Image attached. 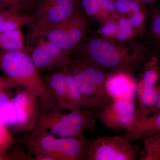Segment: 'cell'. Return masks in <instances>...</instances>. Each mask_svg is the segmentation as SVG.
<instances>
[{
  "label": "cell",
  "mask_w": 160,
  "mask_h": 160,
  "mask_svg": "<svg viewBox=\"0 0 160 160\" xmlns=\"http://www.w3.org/2000/svg\"><path fill=\"white\" fill-rule=\"evenodd\" d=\"M144 35L146 44L153 49L160 50V9L152 13Z\"/></svg>",
  "instance_id": "22"
},
{
  "label": "cell",
  "mask_w": 160,
  "mask_h": 160,
  "mask_svg": "<svg viewBox=\"0 0 160 160\" xmlns=\"http://www.w3.org/2000/svg\"><path fill=\"white\" fill-rule=\"evenodd\" d=\"M20 11L30 14L34 0H12Z\"/></svg>",
  "instance_id": "29"
},
{
  "label": "cell",
  "mask_w": 160,
  "mask_h": 160,
  "mask_svg": "<svg viewBox=\"0 0 160 160\" xmlns=\"http://www.w3.org/2000/svg\"><path fill=\"white\" fill-rule=\"evenodd\" d=\"M143 139V148L140 149L139 160H160V132L149 135Z\"/></svg>",
  "instance_id": "21"
},
{
  "label": "cell",
  "mask_w": 160,
  "mask_h": 160,
  "mask_svg": "<svg viewBox=\"0 0 160 160\" xmlns=\"http://www.w3.org/2000/svg\"><path fill=\"white\" fill-rule=\"evenodd\" d=\"M146 17L147 12L144 9L132 13L127 18L139 37L144 35L146 32Z\"/></svg>",
  "instance_id": "26"
},
{
  "label": "cell",
  "mask_w": 160,
  "mask_h": 160,
  "mask_svg": "<svg viewBox=\"0 0 160 160\" xmlns=\"http://www.w3.org/2000/svg\"><path fill=\"white\" fill-rule=\"evenodd\" d=\"M118 30L116 42L120 44L129 42L139 37L137 32L132 28L128 18L123 16H120L117 19Z\"/></svg>",
  "instance_id": "23"
},
{
  "label": "cell",
  "mask_w": 160,
  "mask_h": 160,
  "mask_svg": "<svg viewBox=\"0 0 160 160\" xmlns=\"http://www.w3.org/2000/svg\"><path fill=\"white\" fill-rule=\"evenodd\" d=\"M151 115L143 117L133 116L125 129L124 137L132 142L149 135L160 132V112Z\"/></svg>",
  "instance_id": "13"
},
{
  "label": "cell",
  "mask_w": 160,
  "mask_h": 160,
  "mask_svg": "<svg viewBox=\"0 0 160 160\" xmlns=\"http://www.w3.org/2000/svg\"><path fill=\"white\" fill-rule=\"evenodd\" d=\"M15 113L14 125L31 130L34 128L41 109L37 98L24 89L12 100Z\"/></svg>",
  "instance_id": "11"
},
{
  "label": "cell",
  "mask_w": 160,
  "mask_h": 160,
  "mask_svg": "<svg viewBox=\"0 0 160 160\" xmlns=\"http://www.w3.org/2000/svg\"><path fill=\"white\" fill-rule=\"evenodd\" d=\"M0 121L5 125H14L15 113L12 101L4 91H0Z\"/></svg>",
  "instance_id": "24"
},
{
  "label": "cell",
  "mask_w": 160,
  "mask_h": 160,
  "mask_svg": "<svg viewBox=\"0 0 160 160\" xmlns=\"http://www.w3.org/2000/svg\"><path fill=\"white\" fill-rule=\"evenodd\" d=\"M144 4L138 0H115L116 11L120 16L128 17L133 12L145 9Z\"/></svg>",
  "instance_id": "25"
},
{
  "label": "cell",
  "mask_w": 160,
  "mask_h": 160,
  "mask_svg": "<svg viewBox=\"0 0 160 160\" xmlns=\"http://www.w3.org/2000/svg\"><path fill=\"white\" fill-rule=\"evenodd\" d=\"M158 56H154L145 64L137 89L152 87L158 84L160 71Z\"/></svg>",
  "instance_id": "20"
},
{
  "label": "cell",
  "mask_w": 160,
  "mask_h": 160,
  "mask_svg": "<svg viewBox=\"0 0 160 160\" xmlns=\"http://www.w3.org/2000/svg\"><path fill=\"white\" fill-rule=\"evenodd\" d=\"M33 16L23 12L10 9H0V32L21 29L28 26Z\"/></svg>",
  "instance_id": "18"
},
{
  "label": "cell",
  "mask_w": 160,
  "mask_h": 160,
  "mask_svg": "<svg viewBox=\"0 0 160 160\" xmlns=\"http://www.w3.org/2000/svg\"><path fill=\"white\" fill-rule=\"evenodd\" d=\"M88 19L81 9L68 18L49 26L40 37L72 54L86 36Z\"/></svg>",
  "instance_id": "6"
},
{
  "label": "cell",
  "mask_w": 160,
  "mask_h": 160,
  "mask_svg": "<svg viewBox=\"0 0 160 160\" xmlns=\"http://www.w3.org/2000/svg\"><path fill=\"white\" fill-rule=\"evenodd\" d=\"M14 160L13 154H10L8 152L0 151V160Z\"/></svg>",
  "instance_id": "32"
},
{
  "label": "cell",
  "mask_w": 160,
  "mask_h": 160,
  "mask_svg": "<svg viewBox=\"0 0 160 160\" xmlns=\"http://www.w3.org/2000/svg\"><path fill=\"white\" fill-rule=\"evenodd\" d=\"M43 78L60 108L69 110L76 109L69 99L63 69L51 72Z\"/></svg>",
  "instance_id": "15"
},
{
  "label": "cell",
  "mask_w": 160,
  "mask_h": 160,
  "mask_svg": "<svg viewBox=\"0 0 160 160\" xmlns=\"http://www.w3.org/2000/svg\"><path fill=\"white\" fill-rule=\"evenodd\" d=\"M159 87L158 84L152 87L137 89L138 107L134 116L143 117L151 115L158 101Z\"/></svg>",
  "instance_id": "17"
},
{
  "label": "cell",
  "mask_w": 160,
  "mask_h": 160,
  "mask_svg": "<svg viewBox=\"0 0 160 160\" xmlns=\"http://www.w3.org/2000/svg\"><path fill=\"white\" fill-rule=\"evenodd\" d=\"M80 0H34L27 26V47L32 45L49 26L66 19L81 10Z\"/></svg>",
  "instance_id": "5"
},
{
  "label": "cell",
  "mask_w": 160,
  "mask_h": 160,
  "mask_svg": "<svg viewBox=\"0 0 160 160\" xmlns=\"http://www.w3.org/2000/svg\"><path fill=\"white\" fill-rule=\"evenodd\" d=\"M28 47L32 62L40 73L67 69L73 63L72 54L46 41L38 38Z\"/></svg>",
  "instance_id": "9"
},
{
  "label": "cell",
  "mask_w": 160,
  "mask_h": 160,
  "mask_svg": "<svg viewBox=\"0 0 160 160\" xmlns=\"http://www.w3.org/2000/svg\"><path fill=\"white\" fill-rule=\"evenodd\" d=\"M0 69L16 86H21L34 95L42 109L60 108L28 52H2Z\"/></svg>",
  "instance_id": "2"
},
{
  "label": "cell",
  "mask_w": 160,
  "mask_h": 160,
  "mask_svg": "<svg viewBox=\"0 0 160 160\" xmlns=\"http://www.w3.org/2000/svg\"><path fill=\"white\" fill-rule=\"evenodd\" d=\"M159 98L157 105L153 111L152 112L151 115L160 112V86L159 87Z\"/></svg>",
  "instance_id": "33"
},
{
  "label": "cell",
  "mask_w": 160,
  "mask_h": 160,
  "mask_svg": "<svg viewBox=\"0 0 160 160\" xmlns=\"http://www.w3.org/2000/svg\"><path fill=\"white\" fill-rule=\"evenodd\" d=\"M90 140L84 134L57 137L45 130L33 128L26 140L29 154L35 160H83Z\"/></svg>",
  "instance_id": "3"
},
{
  "label": "cell",
  "mask_w": 160,
  "mask_h": 160,
  "mask_svg": "<svg viewBox=\"0 0 160 160\" xmlns=\"http://www.w3.org/2000/svg\"><path fill=\"white\" fill-rule=\"evenodd\" d=\"M1 52H2V51H0V57H1Z\"/></svg>",
  "instance_id": "35"
},
{
  "label": "cell",
  "mask_w": 160,
  "mask_h": 160,
  "mask_svg": "<svg viewBox=\"0 0 160 160\" xmlns=\"http://www.w3.org/2000/svg\"><path fill=\"white\" fill-rule=\"evenodd\" d=\"M70 111L63 114L57 109L47 112L42 108L33 128L45 130L59 138L75 137L87 130L94 131L98 109L76 108Z\"/></svg>",
  "instance_id": "4"
},
{
  "label": "cell",
  "mask_w": 160,
  "mask_h": 160,
  "mask_svg": "<svg viewBox=\"0 0 160 160\" xmlns=\"http://www.w3.org/2000/svg\"><path fill=\"white\" fill-rule=\"evenodd\" d=\"M0 9H10L20 11L12 0H0Z\"/></svg>",
  "instance_id": "31"
},
{
  "label": "cell",
  "mask_w": 160,
  "mask_h": 160,
  "mask_svg": "<svg viewBox=\"0 0 160 160\" xmlns=\"http://www.w3.org/2000/svg\"><path fill=\"white\" fill-rule=\"evenodd\" d=\"M82 11L87 18L101 23L120 15L115 10L114 0H80Z\"/></svg>",
  "instance_id": "14"
},
{
  "label": "cell",
  "mask_w": 160,
  "mask_h": 160,
  "mask_svg": "<svg viewBox=\"0 0 160 160\" xmlns=\"http://www.w3.org/2000/svg\"><path fill=\"white\" fill-rule=\"evenodd\" d=\"M141 2L143 3V4L146 3L151 2H153L155 0H138Z\"/></svg>",
  "instance_id": "34"
},
{
  "label": "cell",
  "mask_w": 160,
  "mask_h": 160,
  "mask_svg": "<svg viewBox=\"0 0 160 160\" xmlns=\"http://www.w3.org/2000/svg\"><path fill=\"white\" fill-rule=\"evenodd\" d=\"M63 70L68 95L74 108L83 109H98L106 105L105 103L98 99L83 94L76 86L70 70L67 68L63 69Z\"/></svg>",
  "instance_id": "16"
},
{
  "label": "cell",
  "mask_w": 160,
  "mask_h": 160,
  "mask_svg": "<svg viewBox=\"0 0 160 160\" xmlns=\"http://www.w3.org/2000/svg\"><path fill=\"white\" fill-rule=\"evenodd\" d=\"M15 85L6 76H0V91L16 87Z\"/></svg>",
  "instance_id": "30"
},
{
  "label": "cell",
  "mask_w": 160,
  "mask_h": 160,
  "mask_svg": "<svg viewBox=\"0 0 160 160\" xmlns=\"http://www.w3.org/2000/svg\"><path fill=\"white\" fill-rule=\"evenodd\" d=\"M6 126L0 121V151L8 152L13 143V138Z\"/></svg>",
  "instance_id": "28"
},
{
  "label": "cell",
  "mask_w": 160,
  "mask_h": 160,
  "mask_svg": "<svg viewBox=\"0 0 160 160\" xmlns=\"http://www.w3.org/2000/svg\"><path fill=\"white\" fill-rule=\"evenodd\" d=\"M68 69L72 75L76 86L83 94L98 99L106 105L112 101L106 89V82L110 72L78 58H74Z\"/></svg>",
  "instance_id": "7"
},
{
  "label": "cell",
  "mask_w": 160,
  "mask_h": 160,
  "mask_svg": "<svg viewBox=\"0 0 160 160\" xmlns=\"http://www.w3.org/2000/svg\"><path fill=\"white\" fill-rule=\"evenodd\" d=\"M130 47L104 38L97 32L86 34L74 52L77 57L88 64L109 72H121L133 75L143 70L146 62L160 55V50L153 49L144 42H129Z\"/></svg>",
  "instance_id": "1"
},
{
  "label": "cell",
  "mask_w": 160,
  "mask_h": 160,
  "mask_svg": "<svg viewBox=\"0 0 160 160\" xmlns=\"http://www.w3.org/2000/svg\"><path fill=\"white\" fill-rule=\"evenodd\" d=\"M138 83L132 75L110 72L106 82V89L112 101L132 98L135 97Z\"/></svg>",
  "instance_id": "12"
},
{
  "label": "cell",
  "mask_w": 160,
  "mask_h": 160,
  "mask_svg": "<svg viewBox=\"0 0 160 160\" xmlns=\"http://www.w3.org/2000/svg\"><path fill=\"white\" fill-rule=\"evenodd\" d=\"M140 149L124 136H102L90 140L84 160H136Z\"/></svg>",
  "instance_id": "8"
},
{
  "label": "cell",
  "mask_w": 160,
  "mask_h": 160,
  "mask_svg": "<svg viewBox=\"0 0 160 160\" xmlns=\"http://www.w3.org/2000/svg\"><path fill=\"white\" fill-rule=\"evenodd\" d=\"M28 49L21 29L0 32V51L28 52Z\"/></svg>",
  "instance_id": "19"
},
{
  "label": "cell",
  "mask_w": 160,
  "mask_h": 160,
  "mask_svg": "<svg viewBox=\"0 0 160 160\" xmlns=\"http://www.w3.org/2000/svg\"><path fill=\"white\" fill-rule=\"evenodd\" d=\"M136 110L135 98L112 100L98 109L97 120L114 131L125 130L131 122Z\"/></svg>",
  "instance_id": "10"
},
{
  "label": "cell",
  "mask_w": 160,
  "mask_h": 160,
  "mask_svg": "<svg viewBox=\"0 0 160 160\" xmlns=\"http://www.w3.org/2000/svg\"><path fill=\"white\" fill-rule=\"evenodd\" d=\"M117 19H110L100 23V27L97 32L104 38L116 42L118 30Z\"/></svg>",
  "instance_id": "27"
},
{
  "label": "cell",
  "mask_w": 160,
  "mask_h": 160,
  "mask_svg": "<svg viewBox=\"0 0 160 160\" xmlns=\"http://www.w3.org/2000/svg\"><path fill=\"white\" fill-rule=\"evenodd\" d=\"M114 1H115V0H114Z\"/></svg>",
  "instance_id": "36"
}]
</instances>
